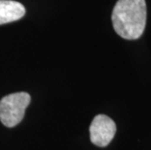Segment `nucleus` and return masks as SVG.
I'll list each match as a JSON object with an SVG mask.
<instances>
[{
    "label": "nucleus",
    "instance_id": "f03ea898",
    "mask_svg": "<svg viewBox=\"0 0 151 150\" xmlns=\"http://www.w3.org/2000/svg\"><path fill=\"white\" fill-rule=\"evenodd\" d=\"M31 98L25 92L5 95L0 100V121L4 126L13 128L21 123Z\"/></svg>",
    "mask_w": 151,
    "mask_h": 150
},
{
    "label": "nucleus",
    "instance_id": "20e7f679",
    "mask_svg": "<svg viewBox=\"0 0 151 150\" xmlns=\"http://www.w3.org/2000/svg\"><path fill=\"white\" fill-rule=\"evenodd\" d=\"M25 14L22 3L13 0H0V24L19 21Z\"/></svg>",
    "mask_w": 151,
    "mask_h": 150
},
{
    "label": "nucleus",
    "instance_id": "f257e3e1",
    "mask_svg": "<svg viewBox=\"0 0 151 150\" xmlns=\"http://www.w3.org/2000/svg\"><path fill=\"white\" fill-rule=\"evenodd\" d=\"M145 0H118L112 11V24L119 36L136 40L142 35L146 24Z\"/></svg>",
    "mask_w": 151,
    "mask_h": 150
},
{
    "label": "nucleus",
    "instance_id": "7ed1b4c3",
    "mask_svg": "<svg viewBox=\"0 0 151 150\" xmlns=\"http://www.w3.org/2000/svg\"><path fill=\"white\" fill-rule=\"evenodd\" d=\"M116 133L114 121L104 114L97 115L90 126V139L95 145L104 147L108 145Z\"/></svg>",
    "mask_w": 151,
    "mask_h": 150
}]
</instances>
